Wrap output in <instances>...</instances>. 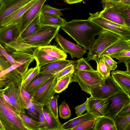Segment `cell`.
<instances>
[{"instance_id": "1", "label": "cell", "mask_w": 130, "mask_h": 130, "mask_svg": "<svg viewBox=\"0 0 130 130\" xmlns=\"http://www.w3.org/2000/svg\"><path fill=\"white\" fill-rule=\"evenodd\" d=\"M60 28L79 46L89 50L95 41L94 38L104 29L89 19H74L67 22Z\"/></svg>"}, {"instance_id": "51", "label": "cell", "mask_w": 130, "mask_h": 130, "mask_svg": "<svg viewBox=\"0 0 130 130\" xmlns=\"http://www.w3.org/2000/svg\"><path fill=\"white\" fill-rule=\"evenodd\" d=\"M83 0H64V2L69 4L80 3Z\"/></svg>"}, {"instance_id": "8", "label": "cell", "mask_w": 130, "mask_h": 130, "mask_svg": "<svg viewBox=\"0 0 130 130\" xmlns=\"http://www.w3.org/2000/svg\"><path fill=\"white\" fill-rule=\"evenodd\" d=\"M57 79L55 74L37 90L31 94V101L44 106L50 98L54 95V87Z\"/></svg>"}, {"instance_id": "11", "label": "cell", "mask_w": 130, "mask_h": 130, "mask_svg": "<svg viewBox=\"0 0 130 130\" xmlns=\"http://www.w3.org/2000/svg\"><path fill=\"white\" fill-rule=\"evenodd\" d=\"M47 0H38L24 13L19 23L18 37L25 28L41 12L42 7Z\"/></svg>"}, {"instance_id": "26", "label": "cell", "mask_w": 130, "mask_h": 130, "mask_svg": "<svg viewBox=\"0 0 130 130\" xmlns=\"http://www.w3.org/2000/svg\"><path fill=\"white\" fill-rule=\"evenodd\" d=\"M32 55L36 61L37 65L39 68L47 63L60 60L48 54L39 49L38 47L35 50Z\"/></svg>"}, {"instance_id": "14", "label": "cell", "mask_w": 130, "mask_h": 130, "mask_svg": "<svg viewBox=\"0 0 130 130\" xmlns=\"http://www.w3.org/2000/svg\"><path fill=\"white\" fill-rule=\"evenodd\" d=\"M33 0H11L4 3L0 11V27L3 20L19 9Z\"/></svg>"}, {"instance_id": "21", "label": "cell", "mask_w": 130, "mask_h": 130, "mask_svg": "<svg viewBox=\"0 0 130 130\" xmlns=\"http://www.w3.org/2000/svg\"><path fill=\"white\" fill-rule=\"evenodd\" d=\"M39 21L41 25L60 27L67 22L60 16L54 14L41 12Z\"/></svg>"}, {"instance_id": "52", "label": "cell", "mask_w": 130, "mask_h": 130, "mask_svg": "<svg viewBox=\"0 0 130 130\" xmlns=\"http://www.w3.org/2000/svg\"><path fill=\"white\" fill-rule=\"evenodd\" d=\"M124 64L126 68V71L130 74V61L124 63Z\"/></svg>"}, {"instance_id": "58", "label": "cell", "mask_w": 130, "mask_h": 130, "mask_svg": "<svg viewBox=\"0 0 130 130\" xmlns=\"http://www.w3.org/2000/svg\"><path fill=\"white\" fill-rule=\"evenodd\" d=\"M4 70L3 68L1 66L0 64V73L3 71Z\"/></svg>"}, {"instance_id": "45", "label": "cell", "mask_w": 130, "mask_h": 130, "mask_svg": "<svg viewBox=\"0 0 130 130\" xmlns=\"http://www.w3.org/2000/svg\"><path fill=\"white\" fill-rule=\"evenodd\" d=\"M43 107L39 112V119L40 130H47V125L43 110Z\"/></svg>"}, {"instance_id": "50", "label": "cell", "mask_w": 130, "mask_h": 130, "mask_svg": "<svg viewBox=\"0 0 130 130\" xmlns=\"http://www.w3.org/2000/svg\"><path fill=\"white\" fill-rule=\"evenodd\" d=\"M103 9L111 4V0H101Z\"/></svg>"}, {"instance_id": "33", "label": "cell", "mask_w": 130, "mask_h": 130, "mask_svg": "<svg viewBox=\"0 0 130 130\" xmlns=\"http://www.w3.org/2000/svg\"><path fill=\"white\" fill-rule=\"evenodd\" d=\"M114 120L117 130H130V114L123 117L116 116Z\"/></svg>"}, {"instance_id": "5", "label": "cell", "mask_w": 130, "mask_h": 130, "mask_svg": "<svg viewBox=\"0 0 130 130\" xmlns=\"http://www.w3.org/2000/svg\"><path fill=\"white\" fill-rule=\"evenodd\" d=\"M74 74L82 90L89 94L94 89L101 86L105 80L96 70L88 71L75 69Z\"/></svg>"}, {"instance_id": "32", "label": "cell", "mask_w": 130, "mask_h": 130, "mask_svg": "<svg viewBox=\"0 0 130 130\" xmlns=\"http://www.w3.org/2000/svg\"><path fill=\"white\" fill-rule=\"evenodd\" d=\"M113 5L124 19L126 25L130 27V5L121 1Z\"/></svg>"}, {"instance_id": "28", "label": "cell", "mask_w": 130, "mask_h": 130, "mask_svg": "<svg viewBox=\"0 0 130 130\" xmlns=\"http://www.w3.org/2000/svg\"><path fill=\"white\" fill-rule=\"evenodd\" d=\"M73 72L69 73L63 77L57 79L54 90L56 93H59L66 89L69 84L73 82H76Z\"/></svg>"}, {"instance_id": "49", "label": "cell", "mask_w": 130, "mask_h": 130, "mask_svg": "<svg viewBox=\"0 0 130 130\" xmlns=\"http://www.w3.org/2000/svg\"><path fill=\"white\" fill-rule=\"evenodd\" d=\"M20 91L21 93L23 96L29 99L30 101L31 100V94L29 93L22 88L21 87V86L20 88Z\"/></svg>"}, {"instance_id": "41", "label": "cell", "mask_w": 130, "mask_h": 130, "mask_svg": "<svg viewBox=\"0 0 130 130\" xmlns=\"http://www.w3.org/2000/svg\"><path fill=\"white\" fill-rule=\"evenodd\" d=\"M96 119L83 122L74 127L71 130H87L93 129Z\"/></svg>"}, {"instance_id": "7", "label": "cell", "mask_w": 130, "mask_h": 130, "mask_svg": "<svg viewBox=\"0 0 130 130\" xmlns=\"http://www.w3.org/2000/svg\"><path fill=\"white\" fill-rule=\"evenodd\" d=\"M108 102L104 116L114 120L124 106L130 102V96L121 90L107 99Z\"/></svg>"}, {"instance_id": "44", "label": "cell", "mask_w": 130, "mask_h": 130, "mask_svg": "<svg viewBox=\"0 0 130 130\" xmlns=\"http://www.w3.org/2000/svg\"><path fill=\"white\" fill-rule=\"evenodd\" d=\"M0 54L4 57L11 65L17 62L8 53L3 45L0 43Z\"/></svg>"}, {"instance_id": "59", "label": "cell", "mask_w": 130, "mask_h": 130, "mask_svg": "<svg viewBox=\"0 0 130 130\" xmlns=\"http://www.w3.org/2000/svg\"><path fill=\"white\" fill-rule=\"evenodd\" d=\"M4 3H5L11 0H2Z\"/></svg>"}, {"instance_id": "34", "label": "cell", "mask_w": 130, "mask_h": 130, "mask_svg": "<svg viewBox=\"0 0 130 130\" xmlns=\"http://www.w3.org/2000/svg\"><path fill=\"white\" fill-rule=\"evenodd\" d=\"M43 110L47 123V130H59L62 125L59 120L53 117L46 109L43 108Z\"/></svg>"}, {"instance_id": "27", "label": "cell", "mask_w": 130, "mask_h": 130, "mask_svg": "<svg viewBox=\"0 0 130 130\" xmlns=\"http://www.w3.org/2000/svg\"><path fill=\"white\" fill-rule=\"evenodd\" d=\"M40 14L30 23L19 36L22 38L24 39L32 36L40 29L41 25L39 21Z\"/></svg>"}, {"instance_id": "19", "label": "cell", "mask_w": 130, "mask_h": 130, "mask_svg": "<svg viewBox=\"0 0 130 130\" xmlns=\"http://www.w3.org/2000/svg\"><path fill=\"white\" fill-rule=\"evenodd\" d=\"M99 14L101 17L110 21L121 25L127 26L120 12L112 4L103 9L99 12Z\"/></svg>"}, {"instance_id": "43", "label": "cell", "mask_w": 130, "mask_h": 130, "mask_svg": "<svg viewBox=\"0 0 130 130\" xmlns=\"http://www.w3.org/2000/svg\"><path fill=\"white\" fill-rule=\"evenodd\" d=\"M102 56L106 64L110 70H114L117 67V62L115 61L109 55L104 54Z\"/></svg>"}, {"instance_id": "17", "label": "cell", "mask_w": 130, "mask_h": 130, "mask_svg": "<svg viewBox=\"0 0 130 130\" xmlns=\"http://www.w3.org/2000/svg\"><path fill=\"white\" fill-rule=\"evenodd\" d=\"M37 0H32L6 18L3 21L1 26L19 23L24 13Z\"/></svg>"}, {"instance_id": "53", "label": "cell", "mask_w": 130, "mask_h": 130, "mask_svg": "<svg viewBox=\"0 0 130 130\" xmlns=\"http://www.w3.org/2000/svg\"><path fill=\"white\" fill-rule=\"evenodd\" d=\"M120 1L125 4L130 5V0H121Z\"/></svg>"}, {"instance_id": "39", "label": "cell", "mask_w": 130, "mask_h": 130, "mask_svg": "<svg viewBox=\"0 0 130 130\" xmlns=\"http://www.w3.org/2000/svg\"><path fill=\"white\" fill-rule=\"evenodd\" d=\"M60 117L63 119H68L71 116V111L68 104L64 100L58 107Z\"/></svg>"}, {"instance_id": "37", "label": "cell", "mask_w": 130, "mask_h": 130, "mask_svg": "<svg viewBox=\"0 0 130 130\" xmlns=\"http://www.w3.org/2000/svg\"><path fill=\"white\" fill-rule=\"evenodd\" d=\"M112 58L118 60L117 63H125L130 61V49H125L110 55Z\"/></svg>"}, {"instance_id": "36", "label": "cell", "mask_w": 130, "mask_h": 130, "mask_svg": "<svg viewBox=\"0 0 130 130\" xmlns=\"http://www.w3.org/2000/svg\"><path fill=\"white\" fill-rule=\"evenodd\" d=\"M24 121L28 130H40V123L36 121L25 115L21 112L19 114Z\"/></svg>"}, {"instance_id": "54", "label": "cell", "mask_w": 130, "mask_h": 130, "mask_svg": "<svg viewBox=\"0 0 130 130\" xmlns=\"http://www.w3.org/2000/svg\"><path fill=\"white\" fill-rule=\"evenodd\" d=\"M3 96L5 100L7 101L8 103H9V99L8 96L6 95L5 94L4 92L3 94Z\"/></svg>"}, {"instance_id": "47", "label": "cell", "mask_w": 130, "mask_h": 130, "mask_svg": "<svg viewBox=\"0 0 130 130\" xmlns=\"http://www.w3.org/2000/svg\"><path fill=\"white\" fill-rule=\"evenodd\" d=\"M130 114V102L123 106L118 112L116 116L123 117Z\"/></svg>"}, {"instance_id": "35", "label": "cell", "mask_w": 130, "mask_h": 130, "mask_svg": "<svg viewBox=\"0 0 130 130\" xmlns=\"http://www.w3.org/2000/svg\"><path fill=\"white\" fill-rule=\"evenodd\" d=\"M96 62V71L103 78L105 79L110 76L111 71L102 56L100 59L99 61Z\"/></svg>"}, {"instance_id": "40", "label": "cell", "mask_w": 130, "mask_h": 130, "mask_svg": "<svg viewBox=\"0 0 130 130\" xmlns=\"http://www.w3.org/2000/svg\"><path fill=\"white\" fill-rule=\"evenodd\" d=\"M68 9H59L51 7L48 5L43 4L41 9V13L54 14L59 16L63 15L61 11L62 10Z\"/></svg>"}, {"instance_id": "18", "label": "cell", "mask_w": 130, "mask_h": 130, "mask_svg": "<svg viewBox=\"0 0 130 130\" xmlns=\"http://www.w3.org/2000/svg\"><path fill=\"white\" fill-rule=\"evenodd\" d=\"M75 61L60 60L43 65L39 68V72L55 74L69 66L75 63Z\"/></svg>"}, {"instance_id": "15", "label": "cell", "mask_w": 130, "mask_h": 130, "mask_svg": "<svg viewBox=\"0 0 130 130\" xmlns=\"http://www.w3.org/2000/svg\"><path fill=\"white\" fill-rule=\"evenodd\" d=\"M15 84L13 82L9 84L4 93L8 96L10 104L18 114L25 113V109L20 104Z\"/></svg>"}, {"instance_id": "10", "label": "cell", "mask_w": 130, "mask_h": 130, "mask_svg": "<svg viewBox=\"0 0 130 130\" xmlns=\"http://www.w3.org/2000/svg\"><path fill=\"white\" fill-rule=\"evenodd\" d=\"M56 42L65 52L69 53L73 59L76 57L80 58L86 52V50L78 45L66 39L58 33L55 37Z\"/></svg>"}, {"instance_id": "12", "label": "cell", "mask_w": 130, "mask_h": 130, "mask_svg": "<svg viewBox=\"0 0 130 130\" xmlns=\"http://www.w3.org/2000/svg\"><path fill=\"white\" fill-rule=\"evenodd\" d=\"M88 109L87 111L92 115L95 119L104 116L108 104L107 99L94 98L91 96L88 98Z\"/></svg>"}, {"instance_id": "46", "label": "cell", "mask_w": 130, "mask_h": 130, "mask_svg": "<svg viewBox=\"0 0 130 130\" xmlns=\"http://www.w3.org/2000/svg\"><path fill=\"white\" fill-rule=\"evenodd\" d=\"M87 109L88 101L87 99L84 103L75 107V110L77 117H78L81 115L85 111L87 110Z\"/></svg>"}, {"instance_id": "38", "label": "cell", "mask_w": 130, "mask_h": 130, "mask_svg": "<svg viewBox=\"0 0 130 130\" xmlns=\"http://www.w3.org/2000/svg\"><path fill=\"white\" fill-rule=\"evenodd\" d=\"M75 69L79 70L93 71L94 69L90 64L83 57L75 61Z\"/></svg>"}, {"instance_id": "13", "label": "cell", "mask_w": 130, "mask_h": 130, "mask_svg": "<svg viewBox=\"0 0 130 130\" xmlns=\"http://www.w3.org/2000/svg\"><path fill=\"white\" fill-rule=\"evenodd\" d=\"M111 74L115 83L121 90L130 96V74L126 71L118 70L112 71Z\"/></svg>"}, {"instance_id": "29", "label": "cell", "mask_w": 130, "mask_h": 130, "mask_svg": "<svg viewBox=\"0 0 130 130\" xmlns=\"http://www.w3.org/2000/svg\"><path fill=\"white\" fill-rule=\"evenodd\" d=\"M38 48L51 56L60 60H65L67 58V55L66 53L56 46L47 45Z\"/></svg>"}, {"instance_id": "3", "label": "cell", "mask_w": 130, "mask_h": 130, "mask_svg": "<svg viewBox=\"0 0 130 130\" xmlns=\"http://www.w3.org/2000/svg\"><path fill=\"white\" fill-rule=\"evenodd\" d=\"M89 50L87 61L93 60L96 62L100 60L101 54L114 43L122 38L117 34L108 30L104 29L98 35Z\"/></svg>"}, {"instance_id": "25", "label": "cell", "mask_w": 130, "mask_h": 130, "mask_svg": "<svg viewBox=\"0 0 130 130\" xmlns=\"http://www.w3.org/2000/svg\"><path fill=\"white\" fill-rule=\"evenodd\" d=\"M96 120L93 130H117L114 120L110 118L103 116Z\"/></svg>"}, {"instance_id": "48", "label": "cell", "mask_w": 130, "mask_h": 130, "mask_svg": "<svg viewBox=\"0 0 130 130\" xmlns=\"http://www.w3.org/2000/svg\"><path fill=\"white\" fill-rule=\"evenodd\" d=\"M0 64L4 70L12 66L5 57L1 54H0Z\"/></svg>"}, {"instance_id": "56", "label": "cell", "mask_w": 130, "mask_h": 130, "mask_svg": "<svg viewBox=\"0 0 130 130\" xmlns=\"http://www.w3.org/2000/svg\"><path fill=\"white\" fill-rule=\"evenodd\" d=\"M121 0H111V4H113L120 1Z\"/></svg>"}, {"instance_id": "24", "label": "cell", "mask_w": 130, "mask_h": 130, "mask_svg": "<svg viewBox=\"0 0 130 130\" xmlns=\"http://www.w3.org/2000/svg\"><path fill=\"white\" fill-rule=\"evenodd\" d=\"M125 49H130V40L121 38L108 47L100 55V59L104 54L110 55Z\"/></svg>"}, {"instance_id": "16", "label": "cell", "mask_w": 130, "mask_h": 130, "mask_svg": "<svg viewBox=\"0 0 130 130\" xmlns=\"http://www.w3.org/2000/svg\"><path fill=\"white\" fill-rule=\"evenodd\" d=\"M19 24L0 27V43L4 44L13 41L18 36Z\"/></svg>"}, {"instance_id": "57", "label": "cell", "mask_w": 130, "mask_h": 130, "mask_svg": "<svg viewBox=\"0 0 130 130\" xmlns=\"http://www.w3.org/2000/svg\"><path fill=\"white\" fill-rule=\"evenodd\" d=\"M0 130H5L4 127L0 120Z\"/></svg>"}, {"instance_id": "6", "label": "cell", "mask_w": 130, "mask_h": 130, "mask_svg": "<svg viewBox=\"0 0 130 130\" xmlns=\"http://www.w3.org/2000/svg\"><path fill=\"white\" fill-rule=\"evenodd\" d=\"M88 19L92 21L104 29L112 32L122 39L130 40V27L119 24L107 20L100 16L99 12L89 13Z\"/></svg>"}, {"instance_id": "31", "label": "cell", "mask_w": 130, "mask_h": 130, "mask_svg": "<svg viewBox=\"0 0 130 130\" xmlns=\"http://www.w3.org/2000/svg\"><path fill=\"white\" fill-rule=\"evenodd\" d=\"M58 95H54L51 97L44 106H46V110L54 118L59 121L57 106Z\"/></svg>"}, {"instance_id": "55", "label": "cell", "mask_w": 130, "mask_h": 130, "mask_svg": "<svg viewBox=\"0 0 130 130\" xmlns=\"http://www.w3.org/2000/svg\"><path fill=\"white\" fill-rule=\"evenodd\" d=\"M4 3L2 0H0V11L2 10L4 6Z\"/></svg>"}, {"instance_id": "4", "label": "cell", "mask_w": 130, "mask_h": 130, "mask_svg": "<svg viewBox=\"0 0 130 130\" xmlns=\"http://www.w3.org/2000/svg\"><path fill=\"white\" fill-rule=\"evenodd\" d=\"M60 27L41 25L40 29L32 36L24 39L17 38L23 43L31 46L39 47L48 45L55 38Z\"/></svg>"}, {"instance_id": "23", "label": "cell", "mask_w": 130, "mask_h": 130, "mask_svg": "<svg viewBox=\"0 0 130 130\" xmlns=\"http://www.w3.org/2000/svg\"><path fill=\"white\" fill-rule=\"evenodd\" d=\"M22 75L15 69L0 77V89L5 88L9 84H21Z\"/></svg>"}, {"instance_id": "22", "label": "cell", "mask_w": 130, "mask_h": 130, "mask_svg": "<svg viewBox=\"0 0 130 130\" xmlns=\"http://www.w3.org/2000/svg\"><path fill=\"white\" fill-rule=\"evenodd\" d=\"M95 119L92 115L87 111L84 114L62 124L59 130H71L75 127L83 122Z\"/></svg>"}, {"instance_id": "42", "label": "cell", "mask_w": 130, "mask_h": 130, "mask_svg": "<svg viewBox=\"0 0 130 130\" xmlns=\"http://www.w3.org/2000/svg\"><path fill=\"white\" fill-rule=\"evenodd\" d=\"M75 66V63L71 64L55 74L57 79L63 77L71 72H74Z\"/></svg>"}, {"instance_id": "20", "label": "cell", "mask_w": 130, "mask_h": 130, "mask_svg": "<svg viewBox=\"0 0 130 130\" xmlns=\"http://www.w3.org/2000/svg\"><path fill=\"white\" fill-rule=\"evenodd\" d=\"M54 75L39 72L26 87L25 90L30 94H31L45 83Z\"/></svg>"}, {"instance_id": "30", "label": "cell", "mask_w": 130, "mask_h": 130, "mask_svg": "<svg viewBox=\"0 0 130 130\" xmlns=\"http://www.w3.org/2000/svg\"><path fill=\"white\" fill-rule=\"evenodd\" d=\"M39 72V68L36 65L34 67L28 69L22 76L21 87L25 90L26 87L33 80Z\"/></svg>"}, {"instance_id": "9", "label": "cell", "mask_w": 130, "mask_h": 130, "mask_svg": "<svg viewBox=\"0 0 130 130\" xmlns=\"http://www.w3.org/2000/svg\"><path fill=\"white\" fill-rule=\"evenodd\" d=\"M121 89L115 83L111 76L105 79L103 84L93 90L90 94L97 99H106L119 92Z\"/></svg>"}, {"instance_id": "2", "label": "cell", "mask_w": 130, "mask_h": 130, "mask_svg": "<svg viewBox=\"0 0 130 130\" xmlns=\"http://www.w3.org/2000/svg\"><path fill=\"white\" fill-rule=\"evenodd\" d=\"M0 89V120L5 130H28L21 117L9 103L4 99L3 94L7 87Z\"/></svg>"}]
</instances>
